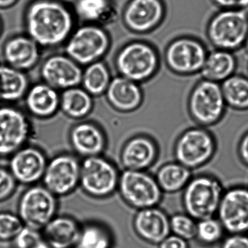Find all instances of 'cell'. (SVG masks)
<instances>
[{
    "instance_id": "cell-23",
    "label": "cell",
    "mask_w": 248,
    "mask_h": 248,
    "mask_svg": "<svg viewBox=\"0 0 248 248\" xmlns=\"http://www.w3.org/2000/svg\"><path fill=\"white\" fill-rule=\"evenodd\" d=\"M3 56L8 66L21 72L28 70L38 62L39 46L30 37H14L4 46Z\"/></svg>"
},
{
    "instance_id": "cell-7",
    "label": "cell",
    "mask_w": 248,
    "mask_h": 248,
    "mask_svg": "<svg viewBox=\"0 0 248 248\" xmlns=\"http://www.w3.org/2000/svg\"><path fill=\"white\" fill-rule=\"evenodd\" d=\"M117 69L123 78L136 83L152 79L160 66L159 53L152 45L134 42L119 53L116 60Z\"/></svg>"
},
{
    "instance_id": "cell-4",
    "label": "cell",
    "mask_w": 248,
    "mask_h": 248,
    "mask_svg": "<svg viewBox=\"0 0 248 248\" xmlns=\"http://www.w3.org/2000/svg\"><path fill=\"white\" fill-rule=\"evenodd\" d=\"M226 108L220 84L202 79L190 91L187 109L197 126L207 128L218 124L224 117Z\"/></svg>"
},
{
    "instance_id": "cell-8",
    "label": "cell",
    "mask_w": 248,
    "mask_h": 248,
    "mask_svg": "<svg viewBox=\"0 0 248 248\" xmlns=\"http://www.w3.org/2000/svg\"><path fill=\"white\" fill-rule=\"evenodd\" d=\"M117 188L124 201L137 210L156 207L163 198L155 175L146 171L124 170Z\"/></svg>"
},
{
    "instance_id": "cell-14",
    "label": "cell",
    "mask_w": 248,
    "mask_h": 248,
    "mask_svg": "<svg viewBox=\"0 0 248 248\" xmlns=\"http://www.w3.org/2000/svg\"><path fill=\"white\" fill-rule=\"evenodd\" d=\"M216 217L227 234L248 233V186L225 189Z\"/></svg>"
},
{
    "instance_id": "cell-34",
    "label": "cell",
    "mask_w": 248,
    "mask_h": 248,
    "mask_svg": "<svg viewBox=\"0 0 248 248\" xmlns=\"http://www.w3.org/2000/svg\"><path fill=\"white\" fill-rule=\"evenodd\" d=\"M197 220L186 213H177L170 216V226L172 234L186 241L195 239Z\"/></svg>"
},
{
    "instance_id": "cell-18",
    "label": "cell",
    "mask_w": 248,
    "mask_h": 248,
    "mask_svg": "<svg viewBox=\"0 0 248 248\" xmlns=\"http://www.w3.org/2000/svg\"><path fill=\"white\" fill-rule=\"evenodd\" d=\"M41 75L46 83L55 89L75 88L82 82V70L69 56L48 58L42 66Z\"/></svg>"
},
{
    "instance_id": "cell-37",
    "label": "cell",
    "mask_w": 248,
    "mask_h": 248,
    "mask_svg": "<svg viewBox=\"0 0 248 248\" xmlns=\"http://www.w3.org/2000/svg\"><path fill=\"white\" fill-rule=\"evenodd\" d=\"M17 184L11 171L0 167V202L8 200L14 194Z\"/></svg>"
},
{
    "instance_id": "cell-16",
    "label": "cell",
    "mask_w": 248,
    "mask_h": 248,
    "mask_svg": "<svg viewBox=\"0 0 248 248\" xmlns=\"http://www.w3.org/2000/svg\"><path fill=\"white\" fill-rule=\"evenodd\" d=\"M47 162L43 151L26 145L10 157L9 170L17 183L36 185L43 179Z\"/></svg>"
},
{
    "instance_id": "cell-26",
    "label": "cell",
    "mask_w": 248,
    "mask_h": 248,
    "mask_svg": "<svg viewBox=\"0 0 248 248\" xmlns=\"http://www.w3.org/2000/svg\"><path fill=\"white\" fill-rule=\"evenodd\" d=\"M192 176L191 170L176 161L164 164L155 175L162 192L167 194L182 191Z\"/></svg>"
},
{
    "instance_id": "cell-48",
    "label": "cell",
    "mask_w": 248,
    "mask_h": 248,
    "mask_svg": "<svg viewBox=\"0 0 248 248\" xmlns=\"http://www.w3.org/2000/svg\"></svg>"
},
{
    "instance_id": "cell-30",
    "label": "cell",
    "mask_w": 248,
    "mask_h": 248,
    "mask_svg": "<svg viewBox=\"0 0 248 248\" xmlns=\"http://www.w3.org/2000/svg\"><path fill=\"white\" fill-rule=\"evenodd\" d=\"M75 11L80 19L88 22L112 21L115 10L110 0H75Z\"/></svg>"
},
{
    "instance_id": "cell-19",
    "label": "cell",
    "mask_w": 248,
    "mask_h": 248,
    "mask_svg": "<svg viewBox=\"0 0 248 248\" xmlns=\"http://www.w3.org/2000/svg\"><path fill=\"white\" fill-rule=\"evenodd\" d=\"M133 228L140 239L151 245H159L171 233L170 216L158 206L138 210Z\"/></svg>"
},
{
    "instance_id": "cell-13",
    "label": "cell",
    "mask_w": 248,
    "mask_h": 248,
    "mask_svg": "<svg viewBox=\"0 0 248 248\" xmlns=\"http://www.w3.org/2000/svg\"><path fill=\"white\" fill-rule=\"evenodd\" d=\"M81 162L75 155L61 154L47 162L43 186L56 197L66 196L79 186Z\"/></svg>"
},
{
    "instance_id": "cell-25",
    "label": "cell",
    "mask_w": 248,
    "mask_h": 248,
    "mask_svg": "<svg viewBox=\"0 0 248 248\" xmlns=\"http://www.w3.org/2000/svg\"><path fill=\"white\" fill-rule=\"evenodd\" d=\"M237 66L234 53L214 49L209 52L200 75L202 79L220 84L236 74Z\"/></svg>"
},
{
    "instance_id": "cell-45",
    "label": "cell",
    "mask_w": 248,
    "mask_h": 248,
    "mask_svg": "<svg viewBox=\"0 0 248 248\" xmlns=\"http://www.w3.org/2000/svg\"><path fill=\"white\" fill-rule=\"evenodd\" d=\"M2 22H1V21H0V35H1V33H2Z\"/></svg>"
},
{
    "instance_id": "cell-35",
    "label": "cell",
    "mask_w": 248,
    "mask_h": 248,
    "mask_svg": "<svg viewBox=\"0 0 248 248\" xmlns=\"http://www.w3.org/2000/svg\"><path fill=\"white\" fill-rule=\"evenodd\" d=\"M24 226L18 215L0 212V240H14Z\"/></svg>"
},
{
    "instance_id": "cell-46",
    "label": "cell",
    "mask_w": 248,
    "mask_h": 248,
    "mask_svg": "<svg viewBox=\"0 0 248 248\" xmlns=\"http://www.w3.org/2000/svg\"><path fill=\"white\" fill-rule=\"evenodd\" d=\"M245 14H246L247 17H248V7L245 10Z\"/></svg>"
},
{
    "instance_id": "cell-47",
    "label": "cell",
    "mask_w": 248,
    "mask_h": 248,
    "mask_svg": "<svg viewBox=\"0 0 248 248\" xmlns=\"http://www.w3.org/2000/svg\"><path fill=\"white\" fill-rule=\"evenodd\" d=\"M62 1H65V2H71V1H73V0H62Z\"/></svg>"
},
{
    "instance_id": "cell-15",
    "label": "cell",
    "mask_w": 248,
    "mask_h": 248,
    "mask_svg": "<svg viewBox=\"0 0 248 248\" xmlns=\"http://www.w3.org/2000/svg\"><path fill=\"white\" fill-rule=\"evenodd\" d=\"M166 15L164 0H130L124 11V21L132 31L145 34L161 26Z\"/></svg>"
},
{
    "instance_id": "cell-36",
    "label": "cell",
    "mask_w": 248,
    "mask_h": 248,
    "mask_svg": "<svg viewBox=\"0 0 248 248\" xmlns=\"http://www.w3.org/2000/svg\"><path fill=\"white\" fill-rule=\"evenodd\" d=\"M43 239L41 231L25 226L13 241L16 248H34Z\"/></svg>"
},
{
    "instance_id": "cell-11",
    "label": "cell",
    "mask_w": 248,
    "mask_h": 248,
    "mask_svg": "<svg viewBox=\"0 0 248 248\" xmlns=\"http://www.w3.org/2000/svg\"><path fill=\"white\" fill-rule=\"evenodd\" d=\"M109 39L104 30L95 25L80 27L66 44L68 56L78 64H91L102 57L108 49Z\"/></svg>"
},
{
    "instance_id": "cell-10",
    "label": "cell",
    "mask_w": 248,
    "mask_h": 248,
    "mask_svg": "<svg viewBox=\"0 0 248 248\" xmlns=\"http://www.w3.org/2000/svg\"><path fill=\"white\" fill-rule=\"evenodd\" d=\"M57 197L44 186H30L20 197L18 216L24 226L41 231L57 213Z\"/></svg>"
},
{
    "instance_id": "cell-12",
    "label": "cell",
    "mask_w": 248,
    "mask_h": 248,
    "mask_svg": "<svg viewBox=\"0 0 248 248\" xmlns=\"http://www.w3.org/2000/svg\"><path fill=\"white\" fill-rule=\"evenodd\" d=\"M31 133L25 113L10 106L0 107V157H11L25 146Z\"/></svg>"
},
{
    "instance_id": "cell-9",
    "label": "cell",
    "mask_w": 248,
    "mask_h": 248,
    "mask_svg": "<svg viewBox=\"0 0 248 248\" xmlns=\"http://www.w3.org/2000/svg\"><path fill=\"white\" fill-rule=\"evenodd\" d=\"M120 175L115 165L101 155L84 158L79 186L90 197L107 198L118 188Z\"/></svg>"
},
{
    "instance_id": "cell-33",
    "label": "cell",
    "mask_w": 248,
    "mask_h": 248,
    "mask_svg": "<svg viewBox=\"0 0 248 248\" xmlns=\"http://www.w3.org/2000/svg\"><path fill=\"white\" fill-rule=\"evenodd\" d=\"M226 234L220 220L216 217L198 220L195 239L204 246H213L221 242Z\"/></svg>"
},
{
    "instance_id": "cell-29",
    "label": "cell",
    "mask_w": 248,
    "mask_h": 248,
    "mask_svg": "<svg viewBox=\"0 0 248 248\" xmlns=\"http://www.w3.org/2000/svg\"><path fill=\"white\" fill-rule=\"evenodd\" d=\"M226 106L235 111L248 110V77L234 74L220 83Z\"/></svg>"
},
{
    "instance_id": "cell-24",
    "label": "cell",
    "mask_w": 248,
    "mask_h": 248,
    "mask_svg": "<svg viewBox=\"0 0 248 248\" xmlns=\"http://www.w3.org/2000/svg\"><path fill=\"white\" fill-rule=\"evenodd\" d=\"M25 96L27 110L37 118H50L60 108V95L56 89L47 84L34 85L28 90Z\"/></svg>"
},
{
    "instance_id": "cell-3",
    "label": "cell",
    "mask_w": 248,
    "mask_h": 248,
    "mask_svg": "<svg viewBox=\"0 0 248 248\" xmlns=\"http://www.w3.org/2000/svg\"><path fill=\"white\" fill-rule=\"evenodd\" d=\"M248 35V17L242 10H219L206 27V36L214 49L232 53L243 47Z\"/></svg>"
},
{
    "instance_id": "cell-32",
    "label": "cell",
    "mask_w": 248,
    "mask_h": 248,
    "mask_svg": "<svg viewBox=\"0 0 248 248\" xmlns=\"http://www.w3.org/2000/svg\"><path fill=\"white\" fill-rule=\"evenodd\" d=\"M110 82L107 66L101 62H95L90 64L82 73L81 83L84 90L91 95H99L107 91Z\"/></svg>"
},
{
    "instance_id": "cell-38",
    "label": "cell",
    "mask_w": 248,
    "mask_h": 248,
    "mask_svg": "<svg viewBox=\"0 0 248 248\" xmlns=\"http://www.w3.org/2000/svg\"><path fill=\"white\" fill-rule=\"evenodd\" d=\"M220 248H248V233L228 234L222 241Z\"/></svg>"
},
{
    "instance_id": "cell-6",
    "label": "cell",
    "mask_w": 248,
    "mask_h": 248,
    "mask_svg": "<svg viewBox=\"0 0 248 248\" xmlns=\"http://www.w3.org/2000/svg\"><path fill=\"white\" fill-rule=\"evenodd\" d=\"M208 50L202 41L190 35H182L168 43L164 53V60L172 73L181 77L200 74Z\"/></svg>"
},
{
    "instance_id": "cell-27",
    "label": "cell",
    "mask_w": 248,
    "mask_h": 248,
    "mask_svg": "<svg viewBox=\"0 0 248 248\" xmlns=\"http://www.w3.org/2000/svg\"><path fill=\"white\" fill-rule=\"evenodd\" d=\"M28 91V80L21 71L0 65V101L12 103L22 98Z\"/></svg>"
},
{
    "instance_id": "cell-2",
    "label": "cell",
    "mask_w": 248,
    "mask_h": 248,
    "mask_svg": "<svg viewBox=\"0 0 248 248\" xmlns=\"http://www.w3.org/2000/svg\"><path fill=\"white\" fill-rule=\"evenodd\" d=\"M220 179L211 174L192 176L182 191L184 211L196 220L216 217L224 193Z\"/></svg>"
},
{
    "instance_id": "cell-42",
    "label": "cell",
    "mask_w": 248,
    "mask_h": 248,
    "mask_svg": "<svg viewBox=\"0 0 248 248\" xmlns=\"http://www.w3.org/2000/svg\"><path fill=\"white\" fill-rule=\"evenodd\" d=\"M17 0H0V9H6L13 6Z\"/></svg>"
},
{
    "instance_id": "cell-43",
    "label": "cell",
    "mask_w": 248,
    "mask_h": 248,
    "mask_svg": "<svg viewBox=\"0 0 248 248\" xmlns=\"http://www.w3.org/2000/svg\"><path fill=\"white\" fill-rule=\"evenodd\" d=\"M34 248H53L51 246L48 245L44 239H42Z\"/></svg>"
},
{
    "instance_id": "cell-21",
    "label": "cell",
    "mask_w": 248,
    "mask_h": 248,
    "mask_svg": "<svg viewBox=\"0 0 248 248\" xmlns=\"http://www.w3.org/2000/svg\"><path fill=\"white\" fill-rule=\"evenodd\" d=\"M106 93L109 104L120 112L136 111L143 101V92L138 83L122 76L111 80Z\"/></svg>"
},
{
    "instance_id": "cell-39",
    "label": "cell",
    "mask_w": 248,
    "mask_h": 248,
    "mask_svg": "<svg viewBox=\"0 0 248 248\" xmlns=\"http://www.w3.org/2000/svg\"><path fill=\"white\" fill-rule=\"evenodd\" d=\"M220 10H242L248 7V0H211Z\"/></svg>"
},
{
    "instance_id": "cell-22",
    "label": "cell",
    "mask_w": 248,
    "mask_h": 248,
    "mask_svg": "<svg viewBox=\"0 0 248 248\" xmlns=\"http://www.w3.org/2000/svg\"><path fill=\"white\" fill-rule=\"evenodd\" d=\"M81 227L73 217L56 216L41 232L43 239L53 248H76Z\"/></svg>"
},
{
    "instance_id": "cell-20",
    "label": "cell",
    "mask_w": 248,
    "mask_h": 248,
    "mask_svg": "<svg viewBox=\"0 0 248 248\" xmlns=\"http://www.w3.org/2000/svg\"><path fill=\"white\" fill-rule=\"evenodd\" d=\"M69 140L75 153L83 158L101 156L107 147L105 133L91 122L78 123L72 127Z\"/></svg>"
},
{
    "instance_id": "cell-44",
    "label": "cell",
    "mask_w": 248,
    "mask_h": 248,
    "mask_svg": "<svg viewBox=\"0 0 248 248\" xmlns=\"http://www.w3.org/2000/svg\"><path fill=\"white\" fill-rule=\"evenodd\" d=\"M242 48L245 50V53L248 55V35L247 37L246 40H245V43L243 45V47Z\"/></svg>"
},
{
    "instance_id": "cell-40",
    "label": "cell",
    "mask_w": 248,
    "mask_h": 248,
    "mask_svg": "<svg viewBox=\"0 0 248 248\" xmlns=\"http://www.w3.org/2000/svg\"><path fill=\"white\" fill-rule=\"evenodd\" d=\"M158 246L159 248H189L188 241L172 233L168 235Z\"/></svg>"
},
{
    "instance_id": "cell-5",
    "label": "cell",
    "mask_w": 248,
    "mask_h": 248,
    "mask_svg": "<svg viewBox=\"0 0 248 248\" xmlns=\"http://www.w3.org/2000/svg\"><path fill=\"white\" fill-rule=\"evenodd\" d=\"M217 140L206 127L195 126L183 131L173 146L175 161L191 171L202 168L214 158Z\"/></svg>"
},
{
    "instance_id": "cell-17",
    "label": "cell",
    "mask_w": 248,
    "mask_h": 248,
    "mask_svg": "<svg viewBox=\"0 0 248 248\" xmlns=\"http://www.w3.org/2000/svg\"><path fill=\"white\" fill-rule=\"evenodd\" d=\"M159 154L155 139L139 135L126 142L120 154V162L124 170L146 171L156 163Z\"/></svg>"
},
{
    "instance_id": "cell-1",
    "label": "cell",
    "mask_w": 248,
    "mask_h": 248,
    "mask_svg": "<svg viewBox=\"0 0 248 248\" xmlns=\"http://www.w3.org/2000/svg\"><path fill=\"white\" fill-rule=\"evenodd\" d=\"M70 11L55 0H37L27 10L26 27L29 37L38 46L53 47L69 38L73 28Z\"/></svg>"
},
{
    "instance_id": "cell-31",
    "label": "cell",
    "mask_w": 248,
    "mask_h": 248,
    "mask_svg": "<svg viewBox=\"0 0 248 248\" xmlns=\"http://www.w3.org/2000/svg\"><path fill=\"white\" fill-rule=\"evenodd\" d=\"M112 236L106 226L96 222L86 223L81 227L76 248H111Z\"/></svg>"
},
{
    "instance_id": "cell-41",
    "label": "cell",
    "mask_w": 248,
    "mask_h": 248,
    "mask_svg": "<svg viewBox=\"0 0 248 248\" xmlns=\"http://www.w3.org/2000/svg\"><path fill=\"white\" fill-rule=\"evenodd\" d=\"M237 154L241 162L248 168V130L244 133L239 140Z\"/></svg>"
},
{
    "instance_id": "cell-28",
    "label": "cell",
    "mask_w": 248,
    "mask_h": 248,
    "mask_svg": "<svg viewBox=\"0 0 248 248\" xmlns=\"http://www.w3.org/2000/svg\"><path fill=\"white\" fill-rule=\"evenodd\" d=\"M93 107L91 94L82 88L75 87L64 90L60 96V108L67 117L82 120L92 111Z\"/></svg>"
}]
</instances>
